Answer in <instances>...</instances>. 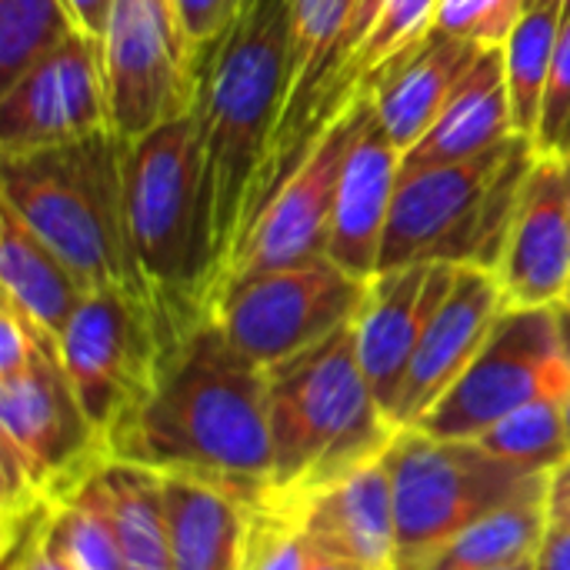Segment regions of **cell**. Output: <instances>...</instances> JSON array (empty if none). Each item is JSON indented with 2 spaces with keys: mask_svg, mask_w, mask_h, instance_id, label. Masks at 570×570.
<instances>
[{
  "mask_svg": "<svg viewBox=\"0 0 570 570\" xmlns=\"http://www.w3.org/2000/svg\"><path fill=\"white\" fill-rule=\"evenodd\" d=\"M561 304H564V307H570V281H568V291H564V297H561Z\"/></svg>",
  "mask_w": 570,
  "mask_h": 570,
  "instance_id": "obj_41",
  "label": "cell"
},
{
  "mask_svg": "<svg viewBox=\"0 0 570 570\" xmlns=\"http://www.w3.org/2000/svg\"><path fill=\"white\" fill-rule=\"evenodd\" d=\"M80 33L70 0H0V90Z\"/></svg>",
  "mask_w": 570,
  "mask_h": 570,
  "instance_id": "obj_29",
  "label": "cell"
},
{
  "mask_svg": "<svg viewBox=\"0 0 570 570\" xmlns=\"http://www.w3.org/2000/svg\"><path fill=\"white\" fill-rule=\"evenodd\" d=\"M371 114L374 100L367 97L321 134L307 157L291 170V177L264 200V207L250 220L227 264L224 284L327 257L341 170L354 137L361 134Z\"/></svg>",
  "mask_w": 570,
  "mask_h": 570,
  "instance_id": "obj_13",
  "label": "cell"
},
{
  "mask_svg": "<svg viewBox=\"0 0 570 570\" xmlns=\"http://www.w3.org/2000/svg\"><path fill=\"white\" fill-rule=\"evenodd\" d=\"M114 461L217 481L261 504L274 478L267 371L210 317L164 361L147 401L110 434Z\"/></svg>",
  "mask_w": 570,
  "mask_h": 570,
  "instance_id": "obj_1",
  "label": "cell"
},
{
  "mask_svg": "<svg viewBox=\"0 0 570 570\" xmlns=\"http://www.w3.org/2000/svg\"><path fill=\"white\" fill-rule=\"evenodd\" d=\"M177 344L157 307L134 291L104 287L80 301L60 334V361L104 438L147 401Z\"/></svg>",
  "mask_w": 570,
  "mask_h": 570,
  "instance_id": "obj_9",
  "label": "cell"
},
{
  "mask_svg": "<svg viewBox=\"0 0 570 570\" xmlns=\"http://www.w3.org/2000/svg\"><path fill=\"white\" fill-rule=\"evenodd\" d=\"M501 570H534V554L531 558H524V561H518V564H508V568Z\"/></svg>",
  "mask_w": 570,
  "mask_h": 570,
  "instance_id": "obj_39",
  "label": "cell"
},
{
  "mask_svg": "<svg viewBox=\"0 0 570 570\" xmlns=\"http://www.w3.org/2000/svg\"><path fill=\"white\" fill-rule=\"evenodd\" d=\"M564 7H568V10H570V0H564Z\"/></svg>",
  "mask_w": 570,
  "mask_h": 570,
  "instance_id": "obj_42",
  "label": "cell"
},
{
  "mask_svg": "<svg viewBox=\"0 0 570 570\" xmlns=\"http://www.w3.org/2000/svg\"><path fill=\"white\" fill-rule=\"evenodd\" d=\"M7 570H13V568H7Z\"/></svg>",
  "mask_w": 570,
  "mask_h": 570,
  "instance_id": "obj_43",
  "label": "cell"
},
{
  "mask_svg": "<svg viewBox=\"0 0 570 570\" xmlns=\"http://www.w3.org/2000/svg\"><path fill=\"white\" fill-rule=\"evenodd\" d=\"M294 504L307 538L324 558L367 570H397V511L387 454Z\"/></svg>",
  "mask_w": 570,
  "mask_h": 570,
  "instance_id": "obj_18",
  "label": "cell"
},
{
  "mask_svg": "<svg viewBox=\"0 0 570 570\" xmlns=\"http://www.w3.org/2000/svg\"><path fill=\"white\" fill-rule=\"evenodd\" d=\"M110 461L60 361L47 344L23 371L0 377V491L7 534L43 504L73 494Z\"/></svg>",
  "mask_w": 570,
  "mask_h": 570,
  "instance_id": "obj_7",
  "label": "cell"
},
{
  "mask_svg": "<svg viewBox=\"0 0 570 570\" xmlns=\"http://www.w3.org/2000/svg\"><path fill=\"white\" fill-rule=\"evenodd\" d=\"M124 214L150 301L167 331L184 341L214 317L224 284L204 130L194 107L124 140Z\"/></svg>",
  "mask_w": 570,
  "mask_h": 570,
  "instance_id": "obj_3",
  "label": "cell"
},
{
  "mask_svg": "<svg viewBox=\"0 0 570 570\" xmlns=\"http://www.w3.org/2000/svg\"><path fill=\"white\" fill-rule=\"evenodd\" d=\"M484 451L494 458L531 471V474H551L558 464L570 458L568 417L561 397H541L534 404H524L521 411L501 417L494 428H488L481 438H474Z\"/></svg>",
  "mask_w": 570,
  "mask_h": 570,
  "instance_id": "obj_28",
  "label": "cell"
},
{
  "mask_svg": "<svg viewBox=\"0 0 570 570\" xmlns=\"http://www.w3.org/2000/svg\"><path fill=\"white\" fill-rule=\"evenodd\" d=\"M287 90L291 0H240L227 30L197 50L194 97L204 130L224 274L250 227Z\"/></svg>",
  "mask_w": 570,
  "mask_h": 570,
  "instance_id": "obj_2",
  "label": "cell"
},
{
  "mask_svg": "<svg viewBox=\"0 0 570 570\" xmlns=\"http://www.w3.org/2000/svg\"><path fill=\"white\" fill-rule=\"evenodd\" d=\"M564 10H568L564 0H528L524 17L511 30L508 43L501 47L514 130L528 140H534L538 134L541 104L564 27Z\"/></svg>",
  "mask_w": 570,
  "mask_h": 570,
  "instance_id": "obj_26",
  "label": "cell"
},
{
  "mask_svg": "<svg viewBox=\"0 0 570 570\" xmlns=\"http://www.w3.org/2000/svg\"><path fill=\"white\" fill-rule=\"evenodd\" d=\"M367 287L371 281H357L321 257L224 284L214 321L240 354L274 367L347 327L361 314Z\"/></svg>",
  "mask_w": 570,
  "mask_h": 570,
  "instance_id": "obj_11",
  "label": "cell"
},
{
  "mask_svg": "<svg viewBox=\"0 0 570 570\" xmlns=\"http://www.w3.org/2000/svg\"><path fill=\"white\" fill-rule=\"evenodd\" d=\"M570 364L554 307H508L461 381L417 431L474 441L501 417L541 397H568Z\"/></svg>",
  "mask_w": 570,
  "mask_h": 570,
  "instance_id": "obj_10",
  "label": "cell"
},
{
  "mask_svg": "<svg viewBox=\"0 0 570 570\" xmlns=\"http://www.w3.org/2000/svg\"><path fill=\"white\" fill-rule=\"evenodd\" d=\"M554 314H558V327H561V341H564V354H568V364H570V307L558 304V307H554ZM564 417H568V434H570V391H568V397H564Z\"/></svg>",
  "mask_w": 570,
  "mask_h": 570,
  "instance_id": "obj_37",
  "label": "cell"
},
{
  "mask_svg": "<svg viewBox=\"0 0 570 570\" xmlns=\"http://www.w3.org/2000/svg\"><path fill=\"white\" fill-rule=\"evenodd\" d=\"M324 554L307 538L294 504L267 494L254 508L240 570H317Z\"/></svg>",
  "mask_w": 570,
  "mask_h": 570,
  "instance_id": "obj_30",
  "label": "cell"
},
{
  "mask_svg": "<svg viewBox=\"0 0 570 570\" xmlns=\"http://www.w3.org/2000/svg\"><path fill=\"white\" fill-rule=\"evenodd\" d=\"M534 160V140L514 134L461 164L401 170L377 274L417 264L494 274Z\"/></svg>",
  "mask_w": 570,
  "mask_h": 570,
  "instance_id": "obj_6",
  "label": "cell"
},
{
  "mask_svg": "<svg viewBox=\"0 0 570 570\" xmlns=\"http://www.w3.org/2000/svg\"><path fill=\"white\" fill-rule=\"evenodd\" d=\"M174 570H240L254 508L237 491L194 478L160 474Z\"/></svg>",
  "mask_w": 570,
  "mask_h": 570,
  "instance_id": "obj_20",
  "label": "cell"
},
{
  "mask_svg": "<svg viewBox=\"0 0 570 570\" xmlns=\"http://www.w3.org/2000/svg\"><path fill=\"white\" fill-rule=\"evenodd\" d=\"M518 130L508 97L504 53L501 47H488L464 73V80L458 83L431 130L404 154L401 170L461 164L491 147H501Z\"/></svg>",
  "mask_w": 570,
  "mask_h": 570,
  "instance_id": "obj_21",
  "label": "cell"
},
{
  "mask_svg": "<svg viewBox=\"0 0 570 570\" xmlns=\"http://www.w3.org/2000/svg\"><path fill=\"white\" fill-rule=\"evenodd\" d=\"M0 204L40 234L87 291L124 287L150 301L127 234L124 140L114 130L3 157Z\"/></svg>",
  "mask_w": 570,
  "mask_h": 570,
  "instance_id": "obj_5",
  "label": "cell"
},
{
  "mask_svg": "<svg viewBox=\"0 0 570 570\" xmlns=\"http://www.w3.org/2000/svg\"><path fill=\"white\" fill-rule=\"evenodd\" d=\"M70 7H73V17H77L80 30L100 40V37H104V27H107V17H110L114 0H70Z\"/></svg>",
  "mask_w": 570,
  "mask_h": 570,
  "instance_id": "obj_36",
  "label": "cell"
},
{
  "mask_svg": "<svg viewBox=\"0 0 570 570\" xmlns=\"http://www.w3.org/2000/svg\"><path fill=\"white\" fill-rule=\"evenodd\" d=\"M40 538L80 570H124L120 544L94 474L63 501L47 504Z\"/></svg>",
  "mask_w": 570,
  "mask_h": 570,
  "instance_id": "obj_27",
  "label": "cell"
},
{
  "mask_svg": "<svg viewBox=\"0 0 570 570\" xmlns=\"http://www.w3.org/2000/svg\"><path fill=\"white\" fill-rule=\"evenodd\" d=\"M508 307H558L570 281V197L561 157L538 154L494 271Z\"/></svg>",
  "mask_w": 570,
  "mask_h": 570,
  "instance_id": "obj_17",
  "label": "cell"
},
{
  "mask_svg": "<svg viewBox=\"0 0 570 570\" xmlns=\"http://www.w3.org/2000/svg\"><path fill=\"white\" fill-rule=\"evenodd\" d=\"M488 47L448 37L431 30L374 90V117L394 140L401 154H407L438 120L464 73Z\"/></svg>",
  "mask_w": 570,
  "mask_h": 570,
  "instance_id": "obj_22",
  "label": "cell"
},
{
  "mask_svg": "<svg viewBox=\"0 0 570 570\" xmlns=\"http://www.w3.org/2000/svg\"><path fill=\"white\" fill-rule=\"evenodd\" d=\"M317 570H367V568H361V564H351V561H334V558H324V561L317 564Z\"/></svg>",
  "mask_w": 570,
  "mask_h": 570,
  "instance_id": "obj_38",
  "label": "cell"
},
{
  "mask_svg": "<svg viewBox=\"0 0 570 570\" xmlns=\"http://www.w3.org/2000/svg\"><path fill=\"white\" fill-rule=\"evenodd\" d=\"M524 10L528 0H438L434 30L478 47H504Z\"/></svg>",
  "mask_w": 570,
  "mask_h": 570,
  "instance_id": "obj_31",
  "label": "cell"
},
{
  "mask_svg": "<svg viewBox=\"0 0 570 570\" xmlns=\"http://www.w3.org/2000/svg\"><path fill=\"white\" fill-rule=\"evenodd\" d=\"M564 160V174H568V197H570V154L568 157H561Z\"/></svg>",
  "mask_w": 570,
  "mask_h": 570,
  "instance_id": "obj_40",
  "label": "cell"
},
{
  "mask_svg": "<svg viewBox=\"0 0 570 570\" xmlns=\"http://www.w3.org/2000/svg\"><path fill=\"white\" fill-rule=\"evenodd\" d=\"M404 154L394 147L387 130L371 114L361 134L354 137L334 207L331 247L327 257L357 281H374L381 267L384 230L401 177Z\"/></svg>",
  "mask_w": 570,
  "mask_h": 570,
  "instance_id": "obj_19",
  "label": "cell"
},
{
  "mask_svg": "<svg viewBox=\"0 0 570 570\" xmlns=\"http://www.w3.org/2000/svg\"><path fill=\"white\" fill-rule=\"evenodd\" d=\"M264 371L274 498H307L381 461L401 434L367 384L354 321Z\"/></svg>",
  "mask_w": 570,
  "mask_h": 570,
  "instance_id": "obj_4",
  "label": "cell"
},
{
  "mask_svg": "<svg viewBox=\"0 0 570 570\" xmlns=\"http://www.w3.org/2000/svg\"><path fill=\"white\" fill-rule=\"evenodd\" d=\"M0 284L3 297L30 314L57 341L90 294L67 261L33 234L7 204H0Z\"/></svg>",
  "mask_w": 570,
  "mask_h": 570,
  "instance_id": "obj_23",
  "label": "cell"
},
{
  "mask_svg": "<svg viewBox=\"0 0 570 570\" xmlns=\"http://www.w3.org/2000/svg\"><path fill=\"white\" fill-rule=\"evenodd\" d=\"M114 130L104 47L73 33L0 90V160Z\"/></svg>",
  "mask_w": 570,
  "mask_h": 570,
  "instance_id": "obj_14",
  "label": "cell"
},
{
  "mask_svg": "<svg viewBox=\"0 0 570 570\" xmlns=\"http://www.w3.org/2000/svg\"><path fill=\"white\" fill-rule=\"evenodd\" d=\"M548 528V478L458 534L424 570H501L531 558Z\"/></svg>",
  "mask_w": 570,
  "mask_h": 570,
  "instance_id": "obj_25",
  "label": "cell"
},
{
  "mask_svg": "<svg viewBox=\"0 0 570 570\" xmlns=\"http://www.w3.org/2000/svg\"><path fill=\"white\" fill-rule=\"evenodd\" d=\"M548 521L570 524V458L548 474Z\"/></svg>",
  "mask_w": 570,
  "mask_h": 570,
  "instance_id": "obj_35",
  "label": "cell"
},
{
  "mask_svg": "<svg viewBox=\"0 0 570 570\" xmlns=\"http://www.w3.org/2000/svg\"><path fill=\"white\" fill-rule=\"evenodd\" d=\"M94 481L107 504L124 570H174L160 474L110 458Z\"/></svg>",
  "mask_w": 570,
  "mask_h": 570,
  "instance_id": "obj_24",
  "label": "cell"
},
{
  "mask_svg": "<svg viewBox=\"0 0 570 570\" xmlns=\"http://www.w3.org/2000/svg\"><path fill=\"white\" fill-rule=\"evenodd\" d=\"M454 264H417L377 274L367 287L364 307L354 317L357 354L367 384L387 417L394 414L414 354L428 334L431 317L454 287Z\"/></svg>",
  "mask_w": 570,
  "mask_h": 570,
  "instance_id": "obj_15",
  "label": "cell"
},
{
  "mask_svg": "<svg viewBox=\"0 0 570 570\" xmlns=\"http://www.w3.org/2000/svg\"><path fill=\"white\" fill-rule=\"evenodd\" d=\"M534 147L538 154H548V157L570 154V10H564V27H561V40L554 50V67L548 77L544 104H541Z\"/></svg>",
  "mask_w": 570,
  "mask_h": 570,
  "instance_id": "obj_32",
  "label": "cell"
},
{
  "mask_svg": "<svg viewBox=\"0 0 570 570\" xmlns=\"http://www.w3.org/2000/svg\"><path fill=\"white\" fill-rule=\"evenodd\" d=\"M100 47L120 140H137L194 107L197 47L174 0H114Z\"/></svg>",
  "mask_w": 570,
  "mask_h": 570,
  "instance_id": "obj_12",
  "label": "cell"
},
{
  "mask_svg": "<svg viewBox=\"0 0 570 570\" xmlns=\"http://www.w3.org/2000/svg\"><path fill=\"white\" fill-rule=\"evenodd\" d=\"M174 3H177L184 30L197 50L214 43L227 30V23L234 20V13L240 7V0H174Z\"/></svg>",
  "mask_w": 570,
  "mask_h": 570,
  "instance_id": "obj_33",
  "label": "cell"
},
{
  "mask_svg": "<svg viewBox=\"0 0 570 570\" xmlns=\"http://www.w3.org/2000/svg\"><path fill=\"white\" fill-rule=\"evenodd\" d=\"M504 311L508 301L491 271L458 267L454 287L431 317L428 334L397 394L391 421L401 431L417 428L438 407V401L461 381V374L474 364Z\"/></svg>",
  "mask_w": 570,
  "mask_h": 570,
  "instance_id": "obj_16",
  "label": "cell"
},
{
  "mask_svg": "<svg viewBox=\"0 0 570 570\" xmlns=\"http://www.w3.org/2000/svg\"><path fill=\"white\" fill-rule=\"evenodd\" d=\"M534 570H570V524L548 521L544 538L534 551Z\"/></svg>",
  "mask_w": 570,
  "mask_h": 570,
  "instance_id": "obj_34",
  "label": "cell"
},
{
  "mask_svg": "<svg viewBox=\"0 0 570 570\" xmlns=\"http://www.w3.org/2000/svg\"><path fill=\"white\" fill-rule=\"evenodd\" d=\"M387 468L397 511V570H424L471 524L548 478L494 458L478 441H448L417 428L394 438Z\"/></svg>",
  "mask_w": 570,
  "mask_h": 570,
  "instance_id": "obj_8",
  "label": "cell"
}]
</instances>
